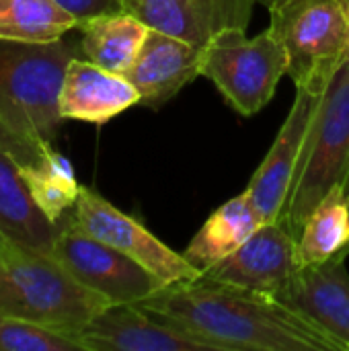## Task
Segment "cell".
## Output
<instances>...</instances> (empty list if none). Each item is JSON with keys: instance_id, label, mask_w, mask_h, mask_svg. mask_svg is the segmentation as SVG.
I'll list each match as a JSON object with an SVG mask.
<instances>
[{"instance_id": "obj_1", "label": "cell", "mask_w": 349, "mask_h": 351, "mask_svg": "<svg viewBox=\"0 0 349 351\" xmlns=\"http://www.w3.org/2000/svg\"><path fill=\"white\" fill-rule=\"evenodd\" d=\"M136 306L216 351H346L335 337L280 298L206 276L165 286Z\"/></svg>"}, {"instance_id": "obj_2", "label": "cell", "mask_w": 349, "mask_h": 351, "mask_svg": "<svg viewBox=\"0 0 349 351\" xmlns=\"http://www.w3.org/2000/svg\"><path fill=\"white\" fill-rule=\"evenodd\" d=\"M80 43L0 41V128L27 148L51 142L60 123V90L66 66Z\"/></svg>"}, {"instance_id": "obj_3", "label": "cell", "mask_w": 349, "mask_h": 351, "mask_svg": "<svg viewBox=\"0 0 349 351\" xmlns=\"http://www.w3.org/2000/svg\"><path fill=\"white\" fill-rule=\"evenodd\" d=\"M107 306L51 253L12 245L0 257V315L78 335Z\"/></svg>"}, {"instance_id": "obj_4", "label": "cell", "mask_w": 349, "mask_h": 351, "mask_svg": "<svg viewBox=\"0 0 349 351\" xmlns=\"http://www.w3.org/2000/svg\"><path fill=\"white\" fill-rule=\"evenodd\" d=\"M337 185H349V51L321 93L282 218L296 239L313 210Z\"/></svg>"}, {"instance_id": "obj_5", "label": "cell", "mask_w": 349, "mask_h": 351, "mask_svg": "<svg viewBox=\"0 0 349 351\" xmlns=\"http://www.w3.org/2000/svg\"><path fill=\"white\" fill-rule=\"evenodd\" d=\"M247 29H224L202 47L200 72L216 84L226 103L241 115L259 113L288 74V53L267 27L255 37Z\"/></svg>"}, {"instance_id": "obj_6", "label": "cell", "mask_w": 349, "mask_h": 351, "mask_svg": "<svg viewBox=\"0 0 349 351\" xmlns=\"http://www.w3.org/2000/svg\"><path fill=\"white\" fill-rule=\"evenodd\" d=\"M269 14L292 82L323 90L349 51V0H286Z\"/></svg>"}, {"instance_id": "obj_7", "label": "cell", "mask_w": 349, "mask_h": 351, "mask_svg": "<svg viewBox=\"0 0 349 351\" xmlns=\"http://www.w3.org/2000/svg\"><path fill=\"white\" fill-rule=\"evenodd\" d=\"M51 255L109 304H138L167 286L136 259L80 230L70 216L62 222Z\"/></svg>"}, {"instance_id": "obj_8", "label": "cell", "mask_w": 349, "mask_h": 351, "mask_svg": "<svg viewBox=\"0 0 349 351\" xmlns=\"http://www.w3.org/2000/svg\"><path fill=\"white\" fill-rule=\"evenodd\" d=\"M70 220L86 234L136 259L167 286L193 282L204 276L183 257V253H177L160 243L134 216L123 214L88 187L80 189V197L70 214Z\"/></svg>"}, {"instance_id": "obj_9", "label": "cell", "mask_w": 349, "mask_h": 351, "mask_svg": "<svg viewBox=\"0 0 349 351\" xmlns=\"http://www.w3.org/2000/svg\"><path fill=\"white\" fill-rule=\"evenodd\" d=\"M321 93L323 90L309 86H296L290 113L286 115L276 142L245 189L263 224L284 218Z\"/></svg>"}, {"instance_id": "obj_10", "label": "cell", "mask_w": 349, "mask_h": 351, "mask_svg": "<svg viewBox=\"0 0 349 351\" xmlns=\"http://www.w3.org/2000/svg\"><path fill=\"white\" fill-rule=\"evenodd\" d=\"M298 269L296 237L282 220L261 224L232 255L218 261L204 276L272 296H280Z\"/></svg>"}, {"instance_id": "obj_11", "label": "cell", "mask_w": 349, "mask_h": 351, "mask_svg": "<svg viewBox=\"0 0 349 351\" xmlns=\"http://www.w3.org/2000/svg\"><path fill=\"white\" fill-rule=\"evenodd\" d=\"M84 351H216L136 304H111L78 333Z\"/></svg>"}, {"instance_id": "obj_12", "label": "cell", "mask_w": 349, "mask_h": 351, "mask_svg": "<svg viewBox=\"0 0 349 351\" xmlns=\"http://www.w3.org/2000/svg\"><path fill=\"white\" fill-rule=\"evenodd\" d=\"M202 66V45L150 29L138 58L123 76L140 93V105L160 107L191 84Z\"/></svg>"}, {"instance_id": "obj_13", "label": "cell", "mask_w": 349, "mask_h": 351, "mask_svg": "<svg viewBox=\"0 0 349 351\" xmlns=\"http://www.w3.org/2000/svg\"><path fill=\"white\" fill-rule=\"evenodd\" d=\"M278 298L317 323L349 351V274L346 257L337 255L325 263L298 267Z\"/></svg>"}, {"instance_id": "obj_14", "label": "cell", "mask_w": 349, "mask_h": 351, "mask_svg": "<svg viewBox=\"0 0 349 351\" xmlns=\"http://www.w3.org/2000/svg\"><path fill=\"white\" fill-rule=\"evenodd\" d=\"M257 0H140L134 14L150 29L206 45L224 29H247Z\"/></svg>"}, {"instance_id": "obj_15", "label": "cell", "mask_w": 349, "mask_h": 351, "mask_svg": "<svg viewBox=\"0 0 349 351\" xmlns=\"http://www.w3.org/2000/svg\"><path fill=\"white\" fill-rule=\"evenodd\" d=\"M134 105H140V93L123 74L80 56L68 62L60 90L62 119L103 125Z\"/></svg>"}, {"instance_id": "obj_16", "label": "cell", "mask_w": 349, "mask_h": 351, "mask_svg": "<svg viewBox=\"0 0 349 351\" xmlns=\"http://www.w3.org/2000/svg\"><path fill=\"white\" fill-rule=\"evenodd\" d=\"M60 228L62 222H51L33 202L16 154L0 130V232L14 247L51 253Z\"/></svg>"}, {"instance_id": "obj_17", "label": "cell", "mask_w": 349, "mask_h": 351, "mask_svg": "<svg viewBox=\"0 0 349 351\" xmlns=\"http://www.w3.org/2000/svg\"><path fill=\"white\" fill-rule=\"evenodd\" d=\"M14 154L19 160V173L37 208L51 222H64L72 214L82 189V185H78L74 177L70 160L64 154L56 152L51 148V142H45L37 150H14Z\"/></svg>"}, {"instance_id": "obj_18", "label": "cell", "mask_w": 349, "mask_h": 351, "mask_svg": "<svg viewBox=\"0 0 349 351\" xmlns=\"http://www.w3.org/2000/svg\"><path fill=\"white\" fill-rule=\"evenodd\" d=\"M261 224L263 222L259 214L243 191L210 214V218L185 247L183 257L197 271L206 274L218 261L232 255Z\"/></svg>"}, {"instance_id": "obj_19", "label": "cell", "mask_w": 349, "mask_h": 351, "mask_svg": "<svg viewBox=\"0 0 349 351\" xmlns=\"http://www.w3.org/2000/svg\"><path fill=\"white\" fill-rule=\"evenodd\" d=\"M78 29L82 58L117 74L134 64L150 33V27L130 10L91 19Z\"/></svg>"}, {"instance_id": "obj_20", "label": "cell", "mask_w": 349, "mask_h": 351, "mask_svg": "<svg viewBox=\"0 0 349 351\" xmlns=\"http://www.w3.org/2000/svg\"><path fill=\"white\" fill-rule=\"evenodd\" d=\"M349 247V185H337L313 210L296 239L298 267L325 263Z\"/></svg>"}, {"instance_id": "obj_21", "label": "cell", "mask_w": 349, "mask_h": 351, "mask_svg": "<svg viewBox=\"0 0 349 351\" xmlns=\"http://www.w3.org/2000/svg\"><path fill=\"white\" fill-rule=\"evenodd\" d=\"M78 23L53 0H0V41L51 43Z\"/></svg>"}, {"instance_id": "obj_22", "label": "cell", "mask_w": 349, "mask_h": 351, "mask_svg": "<svg viewBox=\"0 0 349 351\" xmlns=\"http://www.w3.org/2000/svg\"><path fill=\"white\" fill-rule=\"evenodd\" d=\"M0 351H84L78 335L0 315Z\"/></svg>"}, {"instance_id": "obj_23", "label": "cell", "mask_w": 349, "mask_h": 351, "mask_svg": "<svg viewBox=\"0 0 349 351\" xmlns=\"http://www.w3.org/2000/svg\"><path fill=\"white\" fill-rule=\"evenodd\" d=\"M53 2L60 8H64L68 14H72L78 25L103 14H115L128 10L123 0H53Z\"/></svg>"}, {"instance_id": "obj_24", "label": "cell", "mask_w": 349, "mask_h": 351, "mask_svg": "<svg viewBox=\"0 0 349 351\" xmlns=\"http://www.w3.org/2000/svg\"><path fill=\"white\" fill-rule=\"evenodd\" d=\"M282 2H286V0H257V4L265 6L267 10H269V8H274V6H278V4H282Z\"/></svg>"}, {"instance_id": "obj_25", "label": "cell", "mask_w": 349, "mask_h": 351, "mask_svg": "<svg viewBox=\"0 0 349 351\" xmlns=\"http://www.w3.org/2000/svg\"><path fill=\"white\" fill-rule=\"evenodd\" d=\"M10 247H12V245H10V243H8V241L4 239V234L0 232V257H2V255H4V253H6V251L10 249Z\"/></svg>"}, {"instance_id": "obj_26", "label": "cell", "mask_w": 349, "mask_h": 351, "mask_svg": "<svg viewBox=\"0 0 349 351\" xmlns=\"http://www.w3.org/2000/svg\"><path fill=\"white\" fill-rule=\"evenodd\" d=\"M123 2H125L128 10H130V12H134V8L138 6V2H140V0H123Z\"/></svg>"}, {"instance_id": "obj_27", "label": "cell", "mask_w": 349, "mask_h": 351, "mask_svg": "<svg viewBox=\"0 0 349 351\" xmlns=\"http://www.w3.org/2000/svg\"><path fill=\"white\" fill-rule=\"evenodd\" d=\"M346 255H349V247H348V249H346Z\"/></svg>"}]
</instances>
